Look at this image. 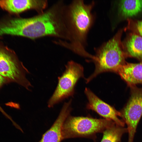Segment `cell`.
<instances>
[{
    "instance_id": "1",
    "label": "cell",
    "mask_w": 142,
    "mask_h": 142,
    "mask_svg": "<svg viewBox=\"0 0 142 142\" xmlns=\"http://www.w3.org/2000/svg\"><path fill=\"white\" fill-rule=\"evenodd\" d=\"M62 1L47 10L29 18L13 17L0 21V36H21L32 39L50 36L70 41V34Z\"/></svg>"
},
{
    "instance_id": "14",
    "label": "cell",
    "mask_w": 142,
    "mask_h": 142,
    "mask_svg": "<svg viewBox=\"0 0 142 142\" xmlns=\"http://www.w3.org/2000/svg\"><path fill=\"white\" fill-rule=\"evenodd\" d=\"M128 22L124 31H129L142 37V20H135L131 18L127 19Z\"/></svg>"
},
{
    "instance_id": "11",
    "label": "cell",
    "mask_w": 142,
    "mask_h": 142,
    "mask_svg": "<svg viewBox=\"0 0 142 142\" xmlns=\"http://www.w3.org/2000/svg\"><path fill=\"white\" fill-rule=\"evenodd\" d=\"M122 44L128 57L134 58L142 62V37L133 32L128 34Z\"/></svg>"
},
{
    "instance_id": "16",
    "label": "cell",
    "mask_w": 142,
    "mask_h": 142,
    "mask_svg": "<svg viewBox=\"0 0 142 142\" xmlns=\"http://www.w3.org/2000/svg\"><path fill=\"white\" fill-rule=\"evenodd\" d=\"M0 111H1V112L3 113H4V114H5V113L4 112V111L3 110V109L0 106Z\"/></svg>"
},
{
    "instance_id": "6",
    "label": "cell",
    "mask_w": 142,
    "mask_h": 142,
    "mask_svg": "<svg viewBox=\"0 0 142 142\" xmlns=\"http://www.w3.org/2000/svg\"><path fill=\"white\" fill-rule=\"evenodd\" d=\"M84 77L83 66L73 61H69L66 65L65 71L58 78L57 85L48 102V106L52 107L55 104L72 96L78 80Z\"/></svg>"
},
{
    "instance_id": "5",
    "label": "cell",
    "mask_w": 142,
    "mask_h": 142,
    "mask_svg": "<svg viewBox=\"0 0 142 142\" xmlns=\"http://www.w3.org/2000/svg\"><path fill=\"white\" fill-rule=\"evenodd\" d=\"M29 73L13 51L0 45V75L30 91L32 85L26 77Z\"/></svg>"
},
{
    "instance_id": "4",
    "label": "cell",
    "mask_w": 142,
    "mask_h": 142,
    "mask_svg": "<svg viewBox=\"0 0 142 142\" xmlns=\"http://www.w3.org/2000/svg\"><path fill=\"white\" fill-rule=\"evenodd\" d=\"M115 124L104 118L69 116L62 126L63 139L78 137L94 138L98 133H103Z\"/></svg>"
},
{
    "instance_id": "7",
    "label": "cell",
    "mask_w": 142,
    "mask_h": 142,
    "mask_svg": "<svg viewBox=\"0 0 142 142\" xmlns=\"http://www.w3.org/2000/svg\"><path fill=\"white\" fill-rule=\"evenodd\" d=\"M131 95L126 104L120 111V117L127 125L128 142H133L136 127L142 115V87H130Z\"/></svg>"
},
{
    "instance_id": "9",
    "label": "cell",
    "mask_w": 142,
    "mask_h": 142,
    "mask_svg": "<svg viewBox=\"0 0 142 142\" xmlns=\"http://www.w3.org/2000/svg\"><path fill=\"white\" fill-rule=\"evenodd\" d=\"M72 102L70 99L64 104L58 118L51 127L43 134L39 142H60L63 140L62 126L72 110Z\"/></svg>"
},
{
    "instance_id": "13",
    "label": "cell",
    "mask_w": 142,
    "mask_h": 142,
    "mask_svg": "<svg viewBox=\"0 0 142 142\" xmlns=\"http://www.w3.org/2000/svg\"><path fill=\"white\" fill-rule=\"evenodd\" d=\"M128 132L127 128L115 124L103 133L100 142H120L122 135Z\"/></svg>"
},
{
    "instance_id": "3",
    "label": "cell",
    "mask_w": 142,
    "mask_h": 142,
    "mask_svg": "<svg viewBox=\"0 0 142 142\" xmlns=\"http://www.w3.org/2000/svg\"><path fill=\"white\" fill-rule=\"evenodd\" d=\"M123 29H119L108 41L95 49L94 72L86 79L88 83L99 74L106 72L116 73L119 68L125 62L128 57L124 51L121 41Z\"/></svg>"
},
{
    "instance_id": "15",
    "label": "cell",
    "mask_w": 142,
    "mask_h": 142,
    "mask_svg": "<svg viewBox=\"0 0 142 142\" xmlns=\"http://www.w3.org/2000/svg\"><path fill=\"white\" fill-rule=\"evenodd\" d=\"M4 80V77L0 75V86L3 83Z\"/></svg>"
},
{
    "instance_id": "12",
    "label": "cell",
    "mask_w": 142,
    "mask_h": 142,
    "mask_svg": "<svg viewBox=\"0 0 142 142\" xmlns=\"http://www.w3.org/2000/svg\"><path fill=\"white\" fill-rule=\"evenodd\" d=\"M142 12V0H122L118 4L119 19L131 18Z\"/></svg>"
},
{
    "instance_id": "2",
    "label": "cell",
    "mask_w": 142,
    "mask_h": 142,
    "mask_svg": "<svg viewBox=\"0 0 142 142\" xmlns=\"http://www.w3.org/2000/svg\"><path fill=\"white\" fill-rule=\"evenodd\" d=\"M95 4L94 1L86 4L83 0H75L65 7V19L71 39L70 42H64V47L85 57L88 55L85 47L94 22L92 11Z\"/></svg>"
},
{
    "instance_id": "10",
    "label": "cell",
    "mask_w": 142,
    "mask_h": 142,
    "mask_svg": "<svg viewBox=\"0 0 142 142\" xmlns=\"http://www.w3.org/2000/svg\"><path fill=\"white\" fill-rule=\"evenodd\" d=\"M116 73L130 87L142 84V62L136 63L126 62Z\"/></svg>"
},
{
    "instance_id": "8",
    "label": "cell",
    "mask_w": 142,
    "mask_h": 142,
    "mask_svg": "<svg viewBox=\"0 0 142 142\" xmlns=\"http://www.w3.org/2000/svg\"><path fill=\"white\" fill-rule=\"evenodd\" d=\"M84 93L88 101L86 106L87 109L94 111L104 119L111 120L117 125L124 126L125 122L119 118V116L120 117V111L102 100L89 88H86Z\"/></svg>"
}]
</instances>
